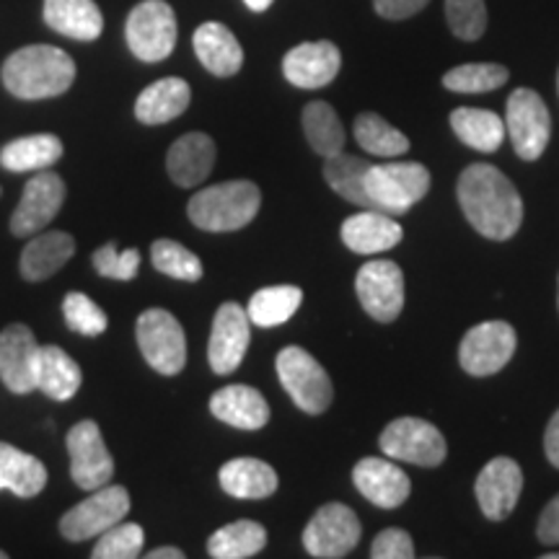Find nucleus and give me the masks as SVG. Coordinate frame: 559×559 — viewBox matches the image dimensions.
Here are the masks:
<instances>
[{"mask_svg":"<svg viewBox=\"0 0 559 559\" xmlns=\"http://www.w3.org/2000/svg\"><path fill=\"white\" fill-rule=\"evenodd\" d=\"M459 205L466 221L485 239L508 241L523 223V200L515 185L492 164H472L456 185Z\"/></svg>","mask_w":559,"mask_h":559,"instance_id":"1","label":"nucleus"},{"mask_svg":"<svg viewBox=\"0 0 559 559\" xmlns=\"http://www.w3.org/2000/svg\"><path fill=\"white\" fill-rule=\"evenodd\" d=\"M3 86L19 99H52L66 94L75 81V62L52 45H32L3 62Z\"/></svg>","mask_w":559,"mask_h":559,"instance_id":"2","label":"nucleus"},{"mask_svg":"<svg viewBox=\"0 0 559 559\" xmlns=\"http://www.w3.org/2000/svg\"><path fill=\"white\" fill-rule=\"evenodd\" d=\"M262 205V192L254 181L234 179L200 190L187 205L194 226L210 234H228L249 226Z\"/></svg>","mask_w":559,"mask_h":559,"instance_id":"3","label":"nucleus"},{"mask_svg":"<svg viewBox=\"0 0 559 559\" xmlns=\"http://www.w3.org/2000/svg\"><path fill=\"white\" fill-rule=\"evenodd\" d=\"M366 190L376 210H383L389 215H404L430 192V171L417 160L370 164Z\"/></svg>","mask_w":559,"mask_h":559,"instance_id":"4","label":"nucleus"},{"mask_svg":"<svg viewBox=\"0 0 559 559\" xmlns=\"http://www.w3.org/2000/svg\"><path fill=\"white\" fill-rule=\"evenodd\" d=\"M275 368L280 383L298 409L309 412V415H321V412L330 409L334 400L332 379L311 353L296 345L280 349Z\"/></svg>","mask_w":559,"mask_h":559,"instance_id":"5","label":"nucleus"},{"mask_svg":"<svg viewBox=\"0 0 559 559\" xmlns=\"http://www.w3.org/2000/svg\"><path fill=\"white\" fill-rule=\"evenodd\" d=\"M138 347L160 376H177L187 366V337L171 311L148 309L138 317Z\"/></svg>","mask_w":559,"mask_h":559,"instance_id":"6","label":"nucleus"},{"mask_svg":"<svg viewBox=\"0 0 559 559\" xmlns=\"http://www.w3.org/2000/svg\"><path fill=\"white\" fill-rule=\"evenodd\" d=\"M124 37L138 60H166L177 45V13L166 0H143L130 11Z\"/></svg>","mask_w":559,"mask_h":559,"instance_id":"7","label":"nucleus"},{"mask_svg":"<svg viewBox=\"0 0 559 559\" xmlns=\"http://www.w3.org/2000/svg\"><path fill=\"white\" fill-rule=\"evenodd\" d=\"M381 451L394 461H407L415 466H440L449 456L443 432L428 419L419 417H400L383 428L379 438Z\"/></svg>","mask_w":559,"mask_h":559,"instance_id":"8","label":"nucleus"},{"mask_svg":"<svg viewBox=\"0 0 559 559\" xmlns=\"http://www.w3.org/2000/svg\"><path fill=\"white\" fill-rule=\"evenodd\" d=\"M506 132L513 151L523 160H536L547 151L551 117L547 104L534 88H515L506 107Z\"/></svg>","mask_w":559,"mask_h":559,"instance_id":"9","label":"nucleus"},{"mask_svg":"<svg viewBox=\"0 0 559 559\" xmlns=\"http://www.w3.org/2000/svg\"><path fill=\"white\" fill-rule=\"evenodd\" d=\"M519 347V334L508 321H481L464 334L459 347V362L469 376L485 379V376L500 373Z\"/></svg>","mask_w":559,"mask_h":559,"instance_id":"10","label":"nucleus"},{"mask_svg":"<svg viewBox=\"0 0 559 559\" xmlns=\"http://www.w3.org/2000/svg\"><path fill=\"white\" fill-rule=\"evenodd\" d=\"M130 513V495L120 485H104L88 495L86 500L70 508L60 519V534L68 542H86L124 521Z\"/></svg>","mask_w":559,"mask_h":559,"instance_id":"11","label":"nucleus"},{"mask_svg":"<svg viewBox=\"0 0 559 559\" xmlns=\"http://www.w3.org/2000/svg\"><path fill=\"white\" fill-rule=\"evenodd\" d=\"M360 534V521L353 508L342 502H326L304 528V547L311 557L340 559L358 547Z\"/></svg>","mask_w":559,"mask_h":559,"instance_id":"12","label":"nucleus"},{"mask_svg":"<svg viewBox=\"0 0 559 559\" xmlns=\"http://www.w3.org/2000/svg\"><path fill=\"white\" fill-rule=\"evenodd\" d=\"M68 456H70V477L81 489H99L109 485L115 477V459L104 443L99 425L94 419H83L73 425L66 438Z\"/></svg>","mask_w":559,"mask_h":559,"instance_id":"13","label":"nucleus"},{"mask_svg":"<svg viewBox=\"0 0 559 559\" xmlns=\"http://www.w3.org/2000/svg\"><path fill=\"white\" fill-rule=\"evenodd\" d=\"M360 306L370 319L389 324L400 319L404 309V272L396 262L370 260L355 277Z\"/></svg>","mask_w":559,"mask_h":559,"instance_id":"14","label":"nucleus"},{"mask_svg":"<svg viewBox=\"0 0 559 559\" xmlns=\"http://www.w3.org/2000/svg\"><path fill=\"white\" fill-rule=\"evenodd\" d=\"M66 202V181L52 171H37V177L26 181L16 210L11 218V234L19 239L37 236L39 230L50 226L55 215L60 213Z\"/></svg>","mask_w":559,"mask_h":559,"instance_id":"15","label":"nucleus"},{"mask_svg":"<svg viewBox=\"0 0 559 559\" xmlns=\"http://www.w3.org/2000/svg\"><path fill=\"white\" fill-rule=\"evenodd\" d=\"M251 342V319L243 306L223 304L215 311L213 330H210V345H207V362L213 373L228 376L241 366L247 358V349Z\"/></svg>","mask_w":559,"mask_h":559,"instance_id":"16","label":"nucleus"},{"mask_svg":"<svg viewBox=\"0 0 559 559\" xmlns=\"http://www.w3.org/2000/svg\"><path fill=\"white\" fill-rule=\"evenodd\" d=\"M41 345L26 324H11L0 334V381L13 394L37 389Z\"/></svg>","mask_w":559,"mask_h":559,"instance_id":"17","label":"nucleus"},{"mask_svg":"<svg viewBox=\"0 0 559 559\" xmlns=\"http://www.w3.org/2000/svg\"><path fill=\"white\" fill-rule=\"evenodd\" d=\"M523 492V472L513 459H492L474 481V495L489 521H506L519 506Z\"/></svg>","mask_w":559,"mask_h":559,"instance_id":"18","label":"nucleus"},{"mask_svg":"<svg viewBox=\"0 0 559 559\" xmlns=\"http://www.w3.org/2000/svg\"><path fill=\"white\" fill-rule=\"evenodd\" d=\"M340 66L342 55L334 41H304L285 55L283 73L298 88H324L337 79Z\"/></svg>","mask_w":559,"mask_h":559,"instance_id":"19","label":"nucleus"},{"mask_svg":"<svg viewBox=\"0 0 559 559\" xmlns=\"http://www.w3.org/2000/svg\"><path fill=\"white\" fill-rule=\"evenodd\" d=\"M353 481L362 498L383 510L404 506L412 492V481L407 474L389 459H360L353 469Z\"/></svg>","mask_w":559,"mask_h":559,"instance_id":"20","label":"nucleus"},{"mask_svg":"<svg viewBox=\"0 0 559 559\" xmlns=\"http://www.w3.org/2000/svg\"><path fill=\"white\" fill-rule=\"evenodd\" d=\"M402 236L404 230L400 223L383 210H362L342 223V241L355 254H381V251L400 247Z\"/></svg>","mask_w":559,"mask_h":559,"instance_id":"21","label":"nucleus"},{"mask_svg":"<svg viewBox=\"0 0 559 559\" xmlns=\"http://www.w3.org/2000/svg\"><path fill=\"white\" fill-rule=\"evenodd\" d=\"M210 412L221 423L239 430H260L270 423V404L260 389L247 386V383H234L223 386L210 396Z\"/></svg>","mask_w":559,"mask_h":559,"instance_id":"22","label":"nucleus"},{"mask_svg":"<svg viewBox=\"0 0 559 559\" xmlns=\"http://www.w3.org/2000/svg\"><path fill=\"white\" fill-rule=\"evenodd\" d=\"M215 166V143L205 132H187L169 148L166 156V171L177 187L202 185Z\"/></svg>","mask_w":559,"mask_h":559,"instance_id":"23","label":"nucleus"},{"mask_svg":"<svg viewBox=\"0 0 559 559\" xmlns=\"http://www.w3.org/2000/svg\"><path fill=\"white\" fill-rule=\"evenodd\" d=\"M192 45L194 52H198V60L218 79H230L243 66V50L239 39H236V34L228 26L218 24V21H207V24L198 26Z\"/></svg>","mask_w":559,"mask_h":559,"instance_id":"24","label":"nucleus"},{"mask_svg":"<svg viewBox=\"0 0 559 559\" xmlns=\"http://www.w3.org/2000/svg\"><path fill=\"white\" fill-rule=\"evenodd\" d=\"M75 254V239L66 230H47L37 234V239L26 243L21 251V275L29 283H41V280L52 277L70 262Z\"/></svg>","mask_w":559,"mask_h":559,"instance_id":"25","label":"nucleus"},{"mask_svg":"<svg viewBox=\"0 0 559 559\" xmlns=\"http://www.w3.org/2000/svg\"><path fill=\"white\" fill-rule=\"evenodd\" d=\"M45 21L62 37L94 41L104 29V16L94 0H45Z\"/></svg>","mask_w":559,"mask_h":559,"instance_id":"26","label":"nucleus"},{"mask_svg":"<svg viewBox=\"0 0 559 559\" xmlns=\"http://www.w3.org/2000/svg\"><path fill=\"white\" fill-rule=\"evenodd\" d=\"M221 487L230 498L264 500L277 492V472L260 459H234L221 466Z\"/></svg>","mask_w":559,"mask_h":559,"instance_id":"27","label":"nucleus"},{"mask_svg":"<svg viewBox=\"0 0 559 559\" xmlns=\"http://www.w3.org/2000/svg\"><path fill=\"white\" fill-rule=\"evenodd\" d=\"M192 88L181 79H160L143 88L135 102V117L143 124H164L177 120L190 107Z\"/></svg>","mask_w":559,"mask_h":559,"instance_id":"28","label":"nucleus"},{"mask_svg":"<svg viewBox=\"0 0 559 559\" xmlns=\"http://www.w3.org/2000/svg\"><path fill=\"white\" fill-rule=\"evenodd\" d=\"M83 383V370L66 349L58 345H41L37 389L55 402H68L79 394Z\"/></svg>","mask_w":559,"mask_h":559,"instance_id":"29","label":"nucleus"},{"mask_svg":"<svg viewBox=\"0 0 559 559\" xmlns=\"http://www.w3.org/2000/svg\"><path fill=\"white\" fill-rule=\"evenodd\" d=\"M62 158V140L52 132L11 140L0 148V166L9 171H45Z\"/></svg>","mask_w":559,"mask_h":559,"instance_id":"30","label":"nucleus"},{"mask_svg":"<svg viewBox=\"0 0 559 559\" xmlns=\"http://www.w3.org/2000/svg\"><path fill=\"white\" fill-rule=\"evenodd\" d=\"M45 485L47 466L37 456L0 443V489H9L16 498H37Z\"/></svg>","mask_w":559,"mask_h":559,"instance_id":"31","label":"nucleus"},{"mask_svg":"<svg viewBox=\"0 0 559 559\" xmlns=\"http://www.w3.org/2000/svg\"><path fill=\"white\" fill-rule=\"evenodd\" d=\"M451 130L469 148L479 153H495L506 140V120L489 109L459 107L451 111Z\"/></svg>","mask_w":559,"mask_h":559,"instance_id":"32","label":"nucleus"},{"mask_svg":"<svg viewBox=\"0 0 559 559\" xmlns=\"http://www.w3.org/2000/svg\"><path fill=\"white\" fill-rule=\"evenodd\" d=\"M368 169H370V164L366 158L337 153V156L326 158L324 179L342 200L353 202V205H358L362 210H376L373 200H370V194L366 190Z\"/></svg>","mask_w":559,"mask_h":559,"instance_id":"33","label":"nucleus"},{"mask_svg":"<svg viewBox=\"0 0 559 559\" xmlns=\"http://www.w3.org/2000/svg\"><path fill=\"white\" fill-rule=\"evenodd\" d=\"M264 547H267V528L257 521L228 523L207 539V555L215 559L257 557Z\"/></svg>","mask_w":559,"mask_h":559,"instance_id":"34","label":"nucleus"},{"mask_svg":"<svg viewBox=\"0 0 559 559\" xmlns=\"http://www.w3.org/2000/svg\"><path fill=\"white\" fill-rule=\"evenodd\" d=\"M304 132L306 140L319 156H337L345 148V124L340 122L337 111L326 102H311L304 107Z\"/></svg>","mask_w":559,"mask_h":559,"instance_id":"35","label":"nucleus"},{"mask_svg":"<svg viewBox=\"0 0 559 559\" xmlns=\"http://www.w3.org/2000/svg\"><path fill=\"white\" fill-rule=\"evenodd\" d=\"M300 300H304V290L296 285H272V288L257 290L249 298L247 313L251 324L267 330V326H280L293 319V313L300 309Z\"/></svg>","mask_w":559,"mask_h":559,"instance_id":"36","label":"nucleus"},{"mask_svg":"<svg viewBox=\"0 0 559 559\" xmlns=\"http://www.w3.org/2000/svg\"><path fill=\"white\" fill-rule=\"evenodd\" d=\"M355 140L370 156L394 158L409 151V138L383 120L381 115H376V111L358 115V120H355Z\"/></svg>","mask_w":559,"mask_h":559,"instance_id":"37","label":"nucleus"},{"mask_svg":"<svg viewBox=\"0 0 559 559\" xmlns=\"http://www.w3.org/2000/svg\"><path fill=\"white\" fill-rule=\"evenodd\" d=\"M508 79V68L498 62H466L443 75V86L456 94H487V91L506 86Z\"/></svg>","mask_w":559,"mask_h":559,"instance_id":"38","label":"nucleus"},{"mask_svg":"<svg viewBox=\"0 0 559 559\" xmlns=\"http://www.w3.org/2000/svg\"><path fill=\"white\" fill-rule=\"evenodd\" d=\"M151 260L160 275H169L174 280H185V283H198L205 275L200 257L181 243L171 239H158L151 247Z\"/></svg>","mask_w":559,"mask_h":559,"instance_id":"39","label":"nucleus"},{"mask_svg":"<svg viewBox=\"0 0 559 559\" xmlns=\"http://www.w3.org/2000/svg\"><path fill=\"white\" fill-rule=\"evenodd\" d=\"M62 317H66L68 330L81 334V337H102L109 326L107 313L86 293H68L62 300Z\"/></svg>","mask_w":559,"mask_h":559,"instance_id":"40","label":"nucleus"},{"mask_svg":"<svg viewBox=\"0 0 559 559\" xmlns=\"http://www.w3.org/2000/svg\"><path fill=\"white\" fill-rule=\"evenodd\" d=\"M145 544V531L138 523H115V526L99 534L91 557L94 559H135Z\"/></svg>","mask_w":559,"mask_h":559,"instance_id":"41","label":"nucleus"},{"mask_svg":"<svg viewBox=\"0 0 559 559\" xmlns=\"http://www.w3.org/2000/svg\"><path fill=\"white\" fill-rule=\"evenodd\" d=\"M445 19L451 32L464 41H477L487 32L485 0H445Z\"/></svg>","mask_w":559,"mask_h":559,"instance_id":"42","label":"nucleus"},{"mask_svg":"<svg viewBox=\"0 0 559 559\" xmlns=\"http://www.w3.org/2000/svg\"><path fill=\"white\" fill-rule=\"evenodd\" d=\"M94 267L102 277L109 280H132L140 270L138 249L117 251L115 241L104 243L102 249L94 251Z\"/></svg>","mask_w":559,"mask_h":559,"instance_id":"43","label":"nucleus"},{"mask_svg":"<svg viewBox=\"0 0 559 559\" xmlns=\"http://www.w3.org/2000/svg\"><path fill=\"white\" fill-rule=\"evenodd\" d=\"M373 559H412L415 557V542L404 528H383L370 544Z\"/></svg>","mask_w":559,"mask_h":559,"instance_id":"44","label":"nucleus"},{"mask_svg":"<svg viewBox=\"0 0 559 559\" xmlns=\"http://www.w3.org/2000/svg\"><path fill=\"white\" fill-rule=\"evenodd\" d=\"M430 0H373V9L379 16L389 21H402L415 16L428 5Z\"/></svg>","mask_w":559,"mask_h":559,"instance_id":"45","label":"nucleus"},{"mask_svg":"<svg viewBox=\"0 0 559 559\" xmlns=\"http://www.w3.org/2000/svg\"><path fill=\"white\" fill-rule=\"evenodd\" d=\"M536 534H539V542L547 544V547H557L559 544V495L551 498L539 515V523H536Z\"/></svg>","mask_w":559,"mask_h":559,"instance_id":"46","label":"nucleus"},{"mask_svg":"<svg viewBox=\"0 0 559 559\" xmlns=\"http://www.w3.org/2000/svg\"><path fill=\"white\" fill-rule=\"evenodd\" d=\"M544 453H547L549 464L559 469V409L551 415L547 432H544Z\"/></svg>","mask_w":559,"mask_h":559,"instance_id":"47","label":"nucleus"},{"mask_svg":"<svg viewBox=\"0 0 559 559\" xmlns=\"http://www.w3.org/2000/svg\"><path fill=\"white\" fill-rule=\"evenodd\" d=\"M148 559H185V551L177 547H158L148 551Z\"/></svg>","mask_w":559,"mask_h":559,"instance_id":"48","label":"nucleus"},{"mask_svg":"<svg viewBox=\"0 0 559 559\" xmlns=\"http://www.w3.org/2000/svg\"><path fill=\"white\" fill-rule=\"evenodd\" d=\"M243 3H247L251 11L262 13V11H267V9H270V5H272V0H243Z\"/></svg>","mask_w":559,"mask_h":559,"instance_id":"49","label":"nucleus"},{"mask_svg":"<svg viewBox=\"0 0 559 559\" xmlns=\"http://www.w3.org/2000/svg\"><path fill=\"white\" fill-rule=\"evenodd\" d=\"M544 559H559V551H549V555H544Z\"/></svg>","mask_w":559,"mask_h":559,"instance_id":"50","label":"nucleus"},{"mask_svg":"<svg viewBox=\"0 0 559 559\" xmlns=\"http://www.w3.org/2000/svg\"><path fill=\"white\" fill-rule=\"evenodd\" d=\"M557 309H559V280H557Z\"/></svg>","mask_w":559,"mask_h":559,"instance_id":"51","label":"nucleus"},{"mask_svg":"<svg viewBox=\"0 0 559 559\" xmlns=\"http://www.w3.org/2000/svg\"><path fill=\"white\" fill-rule=\"evenodd\" d=\"M5 557H9V555H5V551H3V549H0V559H5Z\"/></svg>","mask_w":559,"mask_h":559,"instance_id":"52","label":"nucleus"},{"mask_svg":"<svg viewBox=\"0 0 559 559\" xmlns=\"http://www.w3.org/2000/svg\"><path fill=\"white\" fill-rule=\"evenodd\" d=\"M557 88H559V73H557Z\"/></svg>","mask_w":559,"mask_h":559,"instance_id":"53","label":"nucleus"}]
</instances>
